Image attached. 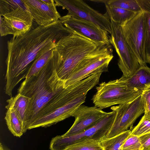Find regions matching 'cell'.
<instances>
[{
  "label": "cell",
  "mask_w": 150,
  "mask_h": 150,
  "mask_svg": "<svg viewBox=\"0 0 150 150\" xmlns=\"http://www.w3.org/2000/svg\"><path fill=\"white\" fill-rule=\"evenodd\" d=\"M118 80L130 89L143 91L150 88V68L142 67L131 76H122Z\"/></svg>",
  "instance_id": "2e32d148"
},
{
  "label": "cell",
  "mask_w": 150,
  "mask_h": 150,
  "mask_svg": "<svg viewBox=\"0 0 150 150\" xmlns=\"http://www.w3.org/2000/svg\"><path fill=\"white\" fill-rule=\"evenodd\" d=\"M105 3L110 7L120 8L135 13L142 11L136 0H109Z\"/></svg>",
  "instance_id": "cb8c5ba5"
},
{
  "label": "cell",
  "mask_w": 150,
  "mask_h": 150,
  "mask_svg": "<svg viewBox=\"0 0 150 150\" xmlns=\"http://www.w3.org/2000/svg\"><path fill=\"white\" fill-rule=\"evenodd\" d=\"M113 57L110 45L99 47L79 63L65 81V87L74 85L94 74L107 71Z\"/></svg>",
  "instance_id": "8992f818"
},
{
  "label": "cell",
  "mask_w": 150,
  "mask_h": 150,
  "mask_svg": "<svg viewBox=\"0 0 150 150\" xmlns=\"http://www.w3.org/2000/svg\"><path fill=\"white\" fill-rule=\"evenodd\" d=\"M115 112H107L95 125L77 134L65 136L63 135L52 138L50 142V150H65L69 146L79 141L92 139L100 141L109 131L115 119Z\"/></svg>",
  "instance_id": "ba28073f"
},
{
  "label": "cell",
  "mask_w": 150,
  "mask_h": 150,
  "mask_svg": "<svg viewBox=\"0 0 150 150\" xmlns=\"http://www.w3.org/2000/svg\"><path fill=\"white\" fill-rule=\"evenodd\" d=\"M39 26H45L59 19L54 0H24Z\"/></svg>",
  "instance_id": "9a60e30c"
},
{
  "label": "cell",
  "mask_w": 150,
  "mask_h": 150,
  "mask_svg": "<svg viewBox=\"0 0 150 150\" xmlns=\"http://www.w3.org/2000/svg\"><path fill=\"white\" fill-rule=\"evenodd\" d=\"M108 18L110 22L111 28L110 43L113 46L118 56V67L123 73V76L130 77L141 66L126 41L121 26L111 18Z\"/></svg>",
  "instance_id": "30bf717a"
},
{
  "label": "cell",
  "mask_w": 150,
  "mask_h": 150,
  "mask_svg": "<svg viewBox=\"0 0 150 150\" xmlns=\"http://www.w3.org/2000/svg\"><path fill=\"white\" fill-rule=\"evenodd\" d=\"M91 89L86 79L64 88L40 110L28 129L47 127L72 117L76 110L85 102L86 95Z\"/></svg>",
  "instance_id": "3957f363"
},
{
  "label": "cell",
  "mask_w": 150,
  "mask_h": 150,
  "mask_svg": "<svg viewBox=\"0 0 150 150\" xmlns=\"http://www.w3.org/2000/svg\"><path fill=\"white\" fill-rule=\"evenodd\" d=\"M73 33L59 20L46 26H38L8 40V55L5 61V93L12 97L13 89L26 78L33 62L54 48L62 38Z\"/></svg>",
  "instance_id": "6da1fadb"
},
{
  "label": "cell",
  "mask_w": 150,
  "mask_h": 150,
  "mask_svg": "<svg viewBox=\"0 0 150 150\" xmlns=\"http://www.w3.org/2000/svg\"><path fill=\"white\" fill-rule=\"evenodd\" d=\"M115 112L113 123L103 139L113 137L128 130L134 123L144 113V104L142 94L132 101L111 108Z\"/></svg>",
  "instance_id": "8fae6325"
},
{
  "label": "cell",
  "mask_w": 150,
  "mask_h": 150,
  "mask_svg": "<svg viewBox=\"0 0 150 150\" xmlns=\"http://www.w3.org/2000/svg\"><path fill=\"white\" fill-rule=\"evenodd\" d=\"M149 132H150V116L144 115L137 125L131 131V133L139 136Z\"/></svg>",
  "instance_id": "d4e9b609"
},
{
  "label": "cell",
  "mask_w": 150,
  "mask_h": 150,
  "mask_svg": "<svg viewBox=\"0 0 150 150\" xmlns=\"http://www.w3.org/2000/svg\"><path fill=\"white\" fill-rule=\"evenodd\" d=\"M59 20L64 26L74 33L90 39L99 46L110 44L109 33L92 22L76 18L68 14L61 17Z\"/></svg>",
  "instance_id": "4fadbf2b"
},
{
  "label": "cell",
  "mask_w": 150,
  "mask_h": 150,
  "mask_svg": "<svg viewBox=\"0 0 150 150\" xmlns=\"http://www.w3.org/2000/svg\"><path fill=\"white\" fill-rule=\"evenodd\" d=\"M94 2H100V3H103L104 4L105 3H106L108 0H90V1Z\"/></svg>",
  "instance_id": "f1b7e54d"
},
{
  "label": "cell",
  "mask_w": 150,
  "mask_h": 150,
  "mask_svg": "<svg viewBox=\"0 0 150 150\" xmlns=\"http://www.w3.org/2000/svg\"><path fill=\"white\" fill-rule=\"evenodd\" d=\"M5 120L8 129L14 136L20 137L25 132L23 122L13 108L7 110Z\"/></svg>",
  "instance_id": "e0dca14e"
},
{
  "label": "cell",
  "mask_w": 150,
  "mask_h": 150,
  "mask_svg": "<svg viewBox=\"0 0 150 150\" xmlns=\"http://www.w3.org/2000/svg\"><path fill=\"white\" fill-rule=\"evenodd\" d=\"M30 98L20 93H17L14 96L8 99L7 105L5 108L14 109L24 124L26 112L30 103Z\"/></svg>",
  "instance_id": "ac0fdd59"
},
{
  "label": "cell",
  "mask_w": 150,
  "mask_h": 150,
  "mask_svg": "<svg viewBox=\"0 0 150 150\" xmlns=\"http://www.w3.org/2000/svg\"><path fill=\"white\" fill-rule=\"evenodd\" d=\"M33 20L24 0H0L1 36L24 34L31 29Z\"/></svg>",
  "instance_id": "5b68a950"
},
{
  "label": "cell",
  "mask_w": 150,
  "mask_h": 150,
  "mask_svg": "<svg viewBox=\"0 0 150 150\" xmlns=\"http://www.w3.org/2000/svg\"><path fill=\"white\" fill-rule=\"evenodd\" d=\"M144 110V115L150 116V88L142 91V94Z\"/></svg>",
  "instance_id": "4316f807"
},
{
  "label": "cell",
  "mask_w": 150,
  "mask_h": 150,
  "mask_svg": "<svg viewBox=\"0 0 150 150\" xmlns=\"http://www.w3.org/2000/svg\"><path fill=\"white\" fill-rule=\"evenodd\" d=\"M142 150H150V132L146 133L139 136Z\"/></svg>",
  "instance_id": "83f0119b"
},
{
  "label": "cell",
  "mask_w": 150,
  "mask_h": 150,
  "mask_svg": "<svg viewBox=\"0 0 150 150\" xmlns=\"http://www.w3.org/2000/svg\"><path fill=\"white\" fill-rule=\"evenodd\" d=\"M139 136L130 133L119 150H142Z\"/></svg>",
  "instance_id": "484cf974"
},
{
  "label": "cell",
  "mask_w": 150,
  "mask_h": 150,
  "mask_svg": "<svg viewBox=\"0 0 150 150\" xmlns=\"http://www.w3.org/2000/svg\"><path fill=\"white\" fill-rule=\"evenodd\" d=\"M0 150H4L3 146L2 145L1 143H0Z\"/></svg>",
  "instance_id": "f546056e"
},
{
  "label": "cell",
  "mask_w": 150,
  "mask_h": 150,
  "mask_svg": "<svg viewBox=\"0 0 150 150\" xmlns=\"http://www.w3.org/2000/svg\"><path fill=\"white\" fill-rule=\"evenodd\" d=\"M99 47L101 46L75 33L59 39L52 56L59 78L65 82L79 63Z\"/></svg>",
  "instance_id": "277c9868"
},
{
  "label": "cell",
  "mask_w": 150,
  "mask_h": 150,
  "mask_svg": "<svg viewBox=\"0 0 150 150\" xmlns=\"http://www.w3.org/2000/svg\"><path fill=\"white\" fill-rule=\"evenodd\" d=\"M65 83L57 75L52 57L38 74L22 82L17 93L30 98L24 124L25 132L46 104L65 88Z\"/></svg>",
  "instance_id": "7a4b0ae2"
},
{
  "label": "cell",
  "mask_w": 150,
  "mask_h": 150,
  "mask_svg": "<svg viewBox=\"0 0 150 150\" xmlns=\"http://www.w3.org/2000/svg\"><path fill=\"white\" fill-rule=\"evenodd\" d=\"M145 15L146 26V57L150 64V0H136Z\"/></svg>",
  "instance_id": "ffe728a7"
},
{
  "label": "cell",
  "mask_w": 150,
  "mask_h": 150,
  "mask_svg": "<svg viewBox=\"0 0 150 150\" xmlns=\"http://www.w3.org/2000/svg\"><path fill=\"white\" fill-rule=\"evenodd\" d=\"M106 12L104 15L110 17L121 26L132 18L137 13L120 8L111 7L105 3Z\"/></svg>",
  "instance_id": "d6986e66"
},
{
  "label": "cell",
  "mask_w": 150,
  "mask_h": 150,
  "mask_svg": "<svg viewBox=\"0 0 150 150\" xmlns=\"http://www.w3.org/2000/svg\"><path fill=\"white\" fill-rule=\"evenodd\" d=\"M54 50V48L39 57L33 62L26 78L37 74L41 70L52 57Z\"/></svg>",
  "instance_id": "7402d4cb"
},
{
  "label": "cell",
  "mask_w": 150,
  "mask_h": 150,
  "mask_svg": "<svg viewBox=\"0 0 150 150\" xmlns=\"http://www.w3.org/2000/svg\"><path fill=\"white\" fill-rule=\"evenodd\" d=\"M125 40L142 67L146 66V26L142 11L121 26Z\"/></svg>",
  "instance_id": "9c48e42d"
},
{
  "label": "cell",
  "mask_w": 150,
  "mask_h": 150,
  "mask_svg": "<svg viewBox=\"0 0 150 150\" xmlns=\"http://www.w3.org/2000/svg\"><path fill=\"white\" fill-rule=\"evenodd\" d=\"M57 6L67 9L68 14L76 18L92 22L110 34V19L81 0H54Z\"/></svg>",
  "instance_id": "7c38bea8"
},
{
  "label": "cell",
  "mask_w": 150,
  "mask_h": 150,
  "mask_svg": "<svg viewBox=\"0 0 150 150\" xmlns=\"http://www.w3.org/2000/svg\"><path fill=\"white\" fill-rule=\"evenodd\" d=\"M107 112L96 106L80 105L73 113L72 117L75 121L69 129L63 135L69 136L81 132L95 125Z\"/></svg>",
  "instance_id": "5bb4252c"
},
{
  "label": "cell",
  "mask_w": 150,
  "mask_h": 150,
  "mask_svg": "<svg viewBox=\"0 0 150 150\" xmlns=\"http://www.w3.org/2000/svg\"><path fill=\"white\" fill-rule=\"evenodd\" d=\"M131 132L128 130L112 138L103 139L100 141V144L103 150H119Z\"/></svg>",
  "instance_id": "44dd1931"
},
{
  "label": "cell",
  "mask_w": 150,
  "mask_h": 150,
  "mask_svg": "<svg viewBox=\"0 0 150 150\" xmlns=\"http://www.w3.org/2000/svg\"><path fill=\"white\" fill-rule=\"evenodd\" d=\"M92 100L95 106L102 109L116 104L130 102L142 94V91L130 89L117 79L100 83Z\"/></svg>",
  "instance_id": "52a82bcc"
},
{
  "label": "cell",
  "mask_w": 150,
  "mask_h": 150,
  "mask_svg": "<svg viewBox=\"0 0 150 150\" xmlns=\"http://www.w3.org/2000/svg\"><path fill=\"white\" fill-rule=\"evenodd\" d=\"M65 150H103V148L100 144V141L88 139L73 144Z\"/></svg>",
  "instance_id": "603a6c76"
}]
</instances>
